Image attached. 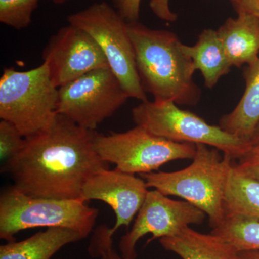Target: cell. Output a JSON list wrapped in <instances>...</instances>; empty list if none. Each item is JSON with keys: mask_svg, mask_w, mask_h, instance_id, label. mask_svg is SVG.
<instances>
[{"mask_svg": "<svg viewBox=\"0 0 259 259\" xmlns=\"http://www.w3.org/2000/svg\"><path fill=\"white\" fill-rule=\"evenodd\" d=\"M181 48L193 61L196 70L202 73L207 88H214L219 80L231 71V63L217 30L204 29L194 45L182 44Z\"/></svg>", "mask_w": 259, "mask_h": 259, "instance_id": "17", "label": "cell"}, {"mask_svg": "<svg viewBox=\"0 0 259 259\" xmlns=\"http://www.w3.org/2000/svg\"><path fill=\"white\" fill-rule=\"evenodd\" d=\"M245 88L238 105L222 116L219 126L228 134L250 141L259 123V58L244 72Z\"/></svg>", "mask_w": 259, "mask_h": 259, "instance_id": "15", "label": "cell"}, {"mask_svg": "<svg viewBox=\"0 0 259 259\" xmlns=\"http://www.w3.org/2000/svg\"><path fill=\"white\" fill-rule=\"evenodd\" d=\"M113 233L105 225L97 227L88 247L89 254L99 259H126L113 248Z\"/></svg>", "mask_w": 259, "mask_h": 259, "instance_id": "22", "label": "cell"}, {"mask_svg": "<svg viewBox=\"0 0 259 259\" xmlns=\"http://www.w3.org/2000/svg\"><path fill=\"white\" fill-rule=\"evenodd\" d=\"M25 139L14 124L8 120L0 121V160L3 165L20 152Z\"/></svg>", "mask_w": 259, "mask_h": 259, "instance_id": "21", "label": "cell"}, {"mask_svg": "<svg viewBox=\"0 0 259 259\" xmlns=\"http://www.w3.org/2000/svg\"><path fill=\"white\" fill-rule=\"evenodd\" d=\"M165 250L182 259H239L236 248L221 237L199 233L190 227L159 239Z\"/></svg>", "mask_w": 259, "mask_h": 259, "instance_id": "14", "label": "cell"}, {"mask_svg": "<svg viewBox=\"0 0 259 259\" xmlns=\"http://www.w3.org/2000/svg\"><path fill=\"white\" fill-rule=\"evenodd\" d=\"M250 143L253 146H259V123L250 139Z\"/></svg>", "mask_w": 259, "mask_h": 259, "instance_id": "28", "label": "cell"}, {"mask_svg": "<svg viewBox=\"0 0 259 259\" xmlns=\"http://www.w3.org/2000/svg\"><path fill=\"white\" fill-rule=\"evenodd\" d=\"M148 188L146 182L136 175L115 168H104L83 185L81 199L85 202L100 200L108 204L116 217L113 234L122 226L129 228L144 203Z\"/></svg>", "mask_w": 259, "mask_h": 259, "instance_id": "12", "label": "cell"}, {"mask_svg": "<svg viewBox=\"0 0 259 259\" xmlns=\"http://www.w3.org/2000/svg\"><path fill=\"white\" fill-rule=\"evenodd\" d=\"M217 30L232 66L253 64L259 58V18L243 10H235Z\"/></svg>", "mask_w": 259, "mask_h": 259, "instance_id": "13", "label": "cell"}, {"mask_svg": "<svg viewBox=\"0 0 259 259\" xmlns=\"http://www.w3.org/2000/svg\"><path fill=\"white\" fill-rule=\"evenodd\" d=\"M59 88L45 64L26 71L5 68L0 78V118L29 137L45 131L56 120Z\"/></svg>", "mask_w": 259, "mask_h": 259, "instance_id": "5", "label": "cell"}, {"mask_svg": "<svg viewBox=\"0 0 259 259\" xmlns=\"http://www.w3.org/2000/svg\"><path fill=\"white\" fill-rule=\"evenodd\" d=\"M79 233L62 228H49L21 241L0 246V259H51L61 248L82 240Z\"/></svg>", "mask_w": 259, "mask_h": 259, "instance_id": "16", "label": "cell"}, {"mask_svg": "<svg viewBox=\"0 0 259 259\" xmlns=\"http://www.w3.org/2000/svg\"><path fill=\"white\" fill-rule=\"evenodd\" d=\"M127 31L140 81L153 102L189 106L198 104L202 92L194 80L197 70L182 51L176 34L148 28L139 21L127 23Z\"/></svg>", "mask_w": 259, "mask_h": 259, "instance_id": "2", "label": "cell"}, {"mask_svg": "<svg viewBox=\"0 0 259 259\" xmlns=\"http://www.w3.org/2000/svg\"><path fill=\"white\" fill-rule=\"evenodd\" d=\"M132 117L136 125L159 137L175 142L207 145L234 160L243 157L253 147L250 141L228 134L219 125H209L173 102H141L133 109Z\"/></svg>", "mask_w": 259, "mask_h": 259, "instance_id": "6", "label": "cell"}, {"mask_svg": "<svg viewBox=\"0 0 259 259\" xmlns=\"http://www.w3.org/2000/svg\"><path fill=\"white\" fill-rule=\"evenodd\" d=\"M236 163L237 168L245 175L259 181V146H253Z\"/></svg>", "mask_w": 259, "mask_h": 259, "instance_id": "23", "label": "cell"}, {"mask_svg": "<svg viewBox=\"0 0 259 259\" xmlns=\"http://www.w3.org/2000/svg\"><path fill=\"white\" fill-rule=\"evenodd\" d=\"M211 233L233 245L238 253L259 250V221L237 216L226 218Z\"/></svg>", "mask_w": 259, "mask_h": 259, "instance_id": "19", "label": "cell"}, {"mask_svg": "<svg viewBox=\"0 0 259 259\" xmlns=\"http://www.w3.org/2000/svg\"><path fill=\"white\" fill-rule=\"evenodd\" d=\"M130 98L110 67L100 68L59 88L57 112L95 131Z\"/></svg>", "mask_w": 259, "mask_h": 259, "instance_id": "9", "label": "cell"}, {"mask_svg": "<svg viewBox=\"0 0 259 259\" xmlns=\"http://www.w3.org/2000/svg\"><path fill=\"white\" fill-rule=\"evenodd\" d=\"M235 10H243L259 18V0H231Z\"/></svg>", "mask_w": 259, "mask_h": 259, "instance_id": "26", "label": "cell"}, {"mask_svg": "<svg viewBox=\"0 0 259 259\" xmlns=\"http://www.w3.org/2000/svg\"><path fill=\"white\" fill-rule=\"evenodd\" d=\"M42 59L57 88L93 70L109 67L105 54L93 37L70 24L50 37L42 51Z\"/></svg>", "mask_w": 259, "mask_h": 259, "instance_id": "11", "label": "cell"}, {"mask_svg": "<svg viewBox=\"0 0 259 259\" xmlns=\"http://www.w3.org/2000/svg\"><path fill=\"white\" fill-rule=\"evenodd\" d=\"M239 259H259V250H249L238 253Z\"/></svg>", "mask_w": 259, "mask_h": 259, "instance_id": "27", "label": "cell"}, {"mask_svg": "<svg viewBox=\"0 0 259 259\" xmlns=\"http://www.w3.org/2000/svg\"><path fill=\"white\" fill-rule=\"evenodd\" d=\"M190 166L180 171L141 174L148 188L166 196H177L203 211L209 226L217 228L224 222L225 194L233 158L223 156L217 148L196 144V153Z\"/></svg>", "mask_w": 259, "mask_h": 259, "instance_id": "3", "label": "cell"}, {"mask_svg": "<svg viewBox=\"0 0 259 259\" xmlns=\"http://www.w3.org/2000/svg\"><path fill=\"white\" fill-rule=\"evenodd\" d=\"M69 1V0H52L53 3L56 5H63Z\"/></svg>", "mask_w": 259, "mask_h": 259, "instance_id": "29", "label": "cell"}, {"mask_svg": "<svg viewBox=\"0 0 259 259\" xmlns=\"http://www.w3.org/2000/svg\"><path fill=\"white\" fill-rule=\"evenodd\" d=\"M67 20L70 25L82 29L93 37L130 98L148 100L138 74L127 22L115 8L105 2L94 3L69 15Z\"/></svg>", "mask_w": 259, "mask_h": 259, "instance_id": "7", "label": "cell"}, {"mask_svg": "<svg viewBox=\"0 0 259 259\" xmlns=\"http://www.w3.org/2000/svg\"><path fill=\"white\" fill-rule=\"evenodd\" d=\"M226 218L241 217L259 221V181L245 175L234 163L225 194Z\"/></svg>", "mask_w": 259, "mask_h": 259, "instance_id": "18", "label": "cell"}, {"mask_svg": "<svg viewBox=\"0 0 259 259\" xmlns=\"http://www.w3.org/2000/svg\"><path fill=\"white\" fill-rule=\"evenodd\" d=\"M40 1L0 0V22L16 30L28 28Z\"/></svg>", "mask_w": 259, "mask_h": 259, "instance_id": "20", "label": "cell"}, {"mask_svg": "<svg viewBox=\"0 0 259 259\" xmlns=\"http://www.w3.org/2000/svg\"><path fill=\"white\" fill-rule=\"evenodd\" d=\"M95 148L104 161L132 175L158 171L176 160L193 159L196 153V144L169 141L139 125L107 136L97 133Z\"/></svg>", "mask_w": 259, "mask_h": 259, "instance_id": "8", "label": "cell"}, {"mask_svg": "<svg viewBox=\"0 0 259 259\" xmlns=\"http://www.w3.org/2000/svg\"><path fill=\"white\" fill-rule=\"evenodd\" d=\"M114 8L127 23L139 21L142 0H112Z\"/></svg>", "mask_w": 259, "mask_h": 259, "instance_id": "24", "label": "cell"}, {"mask_svg": "<svg viewBox=\"0 0 259 259\" xmlns=\"http://www.w3.org/2000/svg\"><path fill=\"white\" fill-rule=\"evenodd\" d=\"M97 133L57 113L49 128L25 138L23 148L1 172L30 197L81 199L87 181L109 168L95 150Z\"/></svg>", "mask_w": 259, "mask_h": 259, "instance_id": "1", "label": "cell"}, {"mask_svg": "<svg viewBox=\"0 0 259 259\" xmlns=\"http://www.w3.org/2000/svg\"><path fill=\"white\" fill-rule=\"evenodd\" d=\"M149 6L155 15L162 20L174 23L178 18L170 9L169 0H151Z\"/></svg>", "mask_w": 259, "mask_h": 259, "instance_id": "25", "label": "cell"}, {"mask_svg": "<svg viewBox=\"0 0 259 259\" xmlns=\"http://www.w3.org/2000/svg\"><path fill=\"white\" fill-rule=\"evenodd\" d=\"M206 215L187 201L175 200L159 191L149 190L132 228L121 238L120 254L124 258L136 259V245L146 234H151L148 244L155 239L175 236L190 225L202 224Z\"/></svg>", "mask_w": 259, "mask_h": 259, "instance_id": "10", "label": "cell"}, {"mask_svg": "<svg viewBox=\"0 0 259 259\" xmlns=\"http://www.w3.org/2000/svg\"><path fill=\"white\" fill-rule=\"evenodd\" d=\"M99 209L87 205L81 199L34 197L14 185L0 194V238L15 241V235L30 228H62L88 238L95 228Z\"/></svg>", "mask_w": 259, "mask_h": 259, "instance_id": "4", "label": "cell"}]
</instances>
